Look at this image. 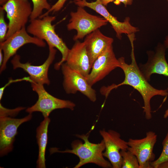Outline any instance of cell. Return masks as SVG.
Instances as JSON below:
<instances>
[{
  "label": "cell",
  "mask_w": 168,
  "mask_h": 168,
  "mask_svg": "<svg viewBox=\"0 0 168 168\" xmlns=\"http://www.w3.org/2000/svg\"><path fill=\"white\" fill-rule=\"evenodd\" d=\"M131 62L130 64L126 63L124 57L119 58V67L123 70L124 79L121 83L117 84H113L107 87H103L100 89V92L104 95L106 98L113 89L123 85H128L133 87L141 95L144 102L143 107L145 117L149 120L152 118L150 100L156 96H166L168 95L167 89L159 90L152 86L142 74L138 66L134 56L133 43H131Z\"/></svg>",
  "instance_id": "obj_1"
},
{
  "label": "cell",
  "mask_w": 168,
  "mask_h": 168,
  "mask_svg": "<svg viewBox=\"0 0 168 168\" xmlns=\"http://www.w3.org/2000/svg\"><path fill=\"white\" fill-rule=\"evenodd\" d=\"M89 134H76V136L82 139L83 143L79 140H75L71 143V149L64 151L58 150L57 147H52L49 149L50 154L58 152L76 155L78 157L79 161L74 168H79L88 163L94 164L104 168L112 167L110 162L105 160L103 155L105 149L103 140L98 143H92L88 139Z\"/></svg>",
  "instance_id": "obj_2"
},
{
  "label": "cell",
  "mask_w": 168,
  "mask_h": 168,
  "mask_svg": "<svg viewBox=\"0 0 168 168\" xmlns=\"http://www.w3.org/2000/svg\"><path fill=\"white\" fill-rule=\"evenodd\" d=\"M55 18V16L48 15L41 18L30 20V23L26 29L29 33L45 41L48 46L56 48L60 52L62 58L54 66L55 68L58 69L66 61L70 49L55 32L54 26L52 25Z\"/></svg>",
  "instance_id": "obj_3"
},
{
  "label": "cell",
  "mask_w": 168,
  "mask_h": 168,
  "mask_svg": "<svg viewBox=\"0 0 168 168\" xmlns=\"http://www.w3.org/2000/svg\"><path fill=\"white\" fill-rule=\"evenodd\" d=\"M70 15L71 18L67 28L69 30H75L77 31V35L73 38L74 40L82 39L108 22L104 18L89 13L80 6L78 7L76 12H71Z\"/></svg>",
  "instance_id": "obj_4"
},
{
  "label": "cell",
  "mask_w": 168,
  "mask_h": 168,
  "mask_svg": "<svg viewBox=\"0 0 168 168\" xmlns=\"http://www.w3.org/2000/svg\"><path fill=\"white\" fill-rule=\"evenodd\" d=\"M31 83L32 90L38 95V99L34 105L26 109V112L32 114L34 112H39L45 118L49 117L50 113L55 110L63 108L74 110L76 105L73 102L52 96L45 90L44 85L35 83Z\"/></svg>",
  "instance_id": "obj_5"
},
{
  "label": "cell",
  "mask_w": 168,
  "mask_h": 168,
  "mask_svg": "<svg viewBox=\"0 0 168 168\" xmlns=\"http://www.w3.org/2000/svg\"><path fill=\"white\" fill-rule=\"evenodd\" d=\"M8 20V29L6 39L25 27L33 8L28 0H8L2 6Z\"/></svg>",
  "instance_id": "obj_6"
},
{
  "label": "cell",
  "mask_w": 168,
  "mask_h": 168,
  "mask_svg": "<svg viewBox=\"0 0 168 168\" xmlns=\"http://www.w3.org/2000/svg\"><path fill=\"white\" fill-rule=\"evenodd\" d=\"M28 33L25 27H23L4 42L0 43V49L2 50L3 54V63L0 66V73L6 69L9 59L16 54L18 50L24 45L30 43L41 47L46 46V44L44 40L31 36Z\"/></svg>",
  "instance_id": "obj_7"
},
{
  "label": "cell",
  "mask_w": 168,
  "mask_h": 168,
  "mask_svg": "<svg viewBox=\"0 0 168 168\" xmlns=\"http://www.w3.org/2000/svg\"><path fill=\"white\" fill-rule=\"evenodd\" d=\"M157 135L152 131L146 133V136L140 139H129L128 150L137 157L140 168H152L151 163L155 160L153 152Z\"/></svg>",
  "instance_id": "obj_8"
},
{
  "label": "cell",
  "mask_w": 168,
  "mask_h": 168,
  "mask_svg": "<svg viewBox=\"0 0 168 168\" xmlns=\"http://www.w3.org/2000/svg\"><path fill=\"white\" fill-rule=\"evenodd\" d=\"M49 54L44 63L39 66L32 65L30 63L20 62V56L15 54L11 60L13 69L21 68L27 73L32 82L43 85H49L50 83L48 76L49 67L54 60L57 50L55 48L48 46Z\"/></svg>",
  "instance_id": "obj_9"
},
{
  "label": "cell",
  "mask_w": 168,
  "mask_h": 168,
  "mask_svg": "<svg viewBox=\"0 0 168 168\" xmlns=\"http://www.w3.org/2000/svg\"><path fill=\"white\" fill-rule=\"evenodd\" d=\"M60 67L63 75V86L68 94H74L79 91L91 101L97 99L96 91L88 83L86 77L69 67L63 63Z\"/></svg>",
  "instance_id": "obj_10"
},
{
  "label": "cell",
  "mask_w": 168,
  "mask_h": 168,
  "mask_svg": "<svg viewBox=\"0 0 168 168\" xmlns=\"http://www.w3.org/2000/svg\"><path fill=\"white\" fill-rule=\"evenodd\" d=\"M74 2L78 6L88 7L102 16L111 25L116 33V37L119 39H121L123 34H126L128 35L134 34L139 31L138 28L131 24L129 17H126L123 22L119 21L116 17L109 12L100 0H96L91 2H88L86 0H80Z\"/></svg>",
  "instance_id": "obj_11"
},
{
  "label": "cell",
  "mask_w": 168,
  "mask_h": 168,
  "mask_svg": "<svg viewBox=\"0 0 168 168\" xmlns=\"http://www.w3.org/2000/svg\"><path fill=\"white\" fill-rule=\"evenodd\" d=\"M32 114L21 118L6 117L0 118V156L2 157L12 152L17 129L22 124L30 120Z\"/></svg>",
  "instance_id": "obj_12"
},
{
  "label": "cell",
  "mask_w": 168,
  "mask_h": 168,
  "mask_svg": "<svg viewBox=\"0 0 168 168\" xmlns=\"http://www.w3.org/2000/svg\"><path fill=\"white\" fill-rule=\"evenodd\" d=\"M100 133L104 142L105 149L103 155L109 160L113 168H121L122 157L120 151L127 150V142L121 138L120 134L113 130H100Z\"/></svg>",
  "instance_id": "obj_13"
},
{
  "label": "cell",
  "mask_w": 168,
  "mask_h": 168,
  "mask_svg": "<svg viewBox=\"0 0 168 168\" xmlns=\"http://www.w3.org/2000/svg\"><path fill=\"white\" fill-rule=\"evenodd\" d=\"M119 62L115 57L112 45L108 48L95 60L91 71L86 78L92 86L102 80L110 72L119 67Z\"/></svg>",
  "instance_id": "obj_14"
},
{
  "label": "cell",
  "mask_w": 168,
  "mask_h": 168,
  "mask_svg": "<svg viewBox=\"0 0 168 168\" xmlns=\"http://www.w3.org/2000/svg\"><path fill=\"white\" fill-rule=\"evenodd\" d=\"M166 49L164 45L159 44L155 52H148L147 62L139 67L142 74L148 81L153 74L168 77V63L165 57ZM167 90L168 94V87Z\"/></svg>",
  "instance_id": "obj_15"
},
{
  "label": "cell",
  "mask_w": 168,
  "mask_h": 168,
  "mask_svg": "<svg viewBox=\"0 0 168 168\" xmlns=\"http://www.w3.org/2000/svg\"><path fill=\"white\" fill-rule=\"evenodd\" d=\"M66 62L71 69L86 78L88 76L91 67L84 42H76L69 49Z\"/></svg>",
  "instance_id": "obj_16"
},
{
  "label": "cell",
  "mask_w": 168,
  "mask_h": 168,
  "mask_svg": "<svg viewBox=\"0 0 168 168\" xmlns=\"http://www.w3.org/2000/svg\"><path fill=\"white\" fill-rule=\"evenodd\" d=\"M113 39L97 29L86 35L84 42L91 67L96 59L112 45Z\"/></svg>",
  "instance_id": "obj_17"
},
{
  "label": "cell",
  "mask_w": 168,
  "mask_h": 168,
  "mask_svg": "<svg viewBox=\"0 0 168 168\" xmlns=\"http://www.w3.org/2000/svg\"><path fill=\"white\" fill-rule=\"evenodd\" d=\"M50 121L49 117L44 118L36 130V138L39 148L37 168H46L45 154L48 141V128Z\"/></svg>",
  "instance_id": "obj_18"
},
{
  "label": "cell",
  "mask_w": 168,
  "mask_h": 168,
  "mask_svg": "<svg viewBox=\"0 0 168 168\" xmlns=\"http://www.w3.org/2000/svg\"><path fill=\"white\" fill-rule=\"evenodd\" d=\"M122 157V168H140L136 156L128 149L120 151Z\"/></svg>",
  "instance_id": "obj_19"
},
{
  "label": "cell",
  "mask_w": 168,
  "mask_h": 168,
  "mask_svg": "<svg viewBox=\"0 0 168 168\" xmlns=\"http://www.w3.org/2000/svg\"><path fill=\"white\" fill-rule=\"evenodd\" d=\"M33 6L32 13L30 17V20L39 17L42 14L44 9L49 10L51 7L47 0H31Z\"/></svg>",
  "instance_id": "obj_20"
},
{
  "label": "cell",
  "mask_w": 168,
  "mask_h": 168,
  "mask_svg": "<svg viewBox=\"0 0 168 168\" xmlns=\"http://www.w3.org/2000/svg\"><path fill=\"white\" fill-rule=\"evenodd\" d=\"M162 144L163 148L160 156L151 163L152 168H158L161 164L168 161V131Z\"/></svg>",
  "instance_id": "obj_21"
},
{
  "label": "cell",
  "mask_w": 168,
  "mask_h": 168,
  "mask_svg": "<svg viewBox=\"0 0 168 168\" xmlns=\"http://www.w3.org/2000/svg\"><path fill=\"white\" fill-rule=\"evenodd\" d=\"M5 11L2 7H0V43L6 40L8 29V25L5 19Z\"/></svg>",
  "instance_id": "obj_22"
},
{
  "label": "cell",
  "mask_w": 168,
  "mask_h": 168,
  "mask_svg": "<svg viewBox=\"0 0 168 168\" xmlns=\"http://www.w3.org/2000/svg\"><path fill=\"white\" fill-rule=\"evenodd\" d=\"M23 107H18L14 109H9L3 107L0 103V118L9 117H14L21 110L25 109Z\"/></svg>",
  "instance_id": "obj_23"
},
{
  "label": "cell",
  "mask_w": 168,
  "mask_h": 168,
  "mask_svg": "<svg viewBox=\"0 0 168 168\" xmlns=\"http://www.w3.org/2000/svg\"><path fill=\"white\" fill-rule=\"evenodd\" d=\"M67 0H58L53 5L51 6L49 10L42 14L39 18H42L43 17L49 15V13L53 12H54L59 11L63 7Z\"/></svg>",
  "instance_id": "obj_24"
},
{
  "label": "cell",
  "mask_w": 168,
  "mask_h": 168,
  "mask_svg": "<svg viewBox=\"0 0 168 168\" xmlns=\"http://www.w3.org/2000/svg\"><path fill=\"white\" fill-rule=\"evenodd\" d=\"M22 81H26L29 82L30 83L32 82V81L30 79V77H24L21 78L14 79H13L11 78L9 79L8 82L6 83L3 86L1 87L0 89V100H1L2 98L4 92L6 87L9 86L10 84L12 83L16 82H21Z\"/></svg>",
  "instance_id": "obj_25"
},
{
  "label": "cell",
  "mask_w": 168,
  "mask_h": 168,
  "mask_svg": "<svg viewBox=\"0 0 168 168\" xmlns=\"http://www.w3.org/2000/svg\"><path fill=\"white\" fill-rule=\"evenodd\" d=\"M102 4L106 6L110 3L113 2L116 5H119L121 3H123L125 7L132 4L133 0H100Z\"/></svg>",
  "instance_id": "obj_26"
},
{
  "label": "cell",
  "mask_w": 168,
  "mask_h": 168,
  "mask_svg": "<svg viewBox=\"0 0 168 168\" xmlns=\"http://www.w3.org/2000/svg\"><path fill=\"white\" fill-rule=\"evenodd\" d=\"M158 168H168V161L161 164Z\"/></svg>",
  "instance_id": "obj_27"
},
{
  "label": "cell",
  "mask_w": 168,
  "mask_h": 168,
  "mask_svg": "<svg viewBox=\"0 0 168 168\" xmlns=\"http://www.w3.org/2000/svg\"><path fill=\"white\" fill-rule=\"evenodd\" d=\"M3 59V54L2 50L0 49V66L2 64Z\"/></svg>",
  "instance_id": "obj_28"
},
{
  "label": "cell",
  "mask_w": 168,
  "mask_h": 168,
  "mask_svg": "<svg viewBox=\"0 0 168 168\" xmlns=\"http://www.w3.org/2000/svg\"><path fill=\"white\" fill-rule=\"evenodd\" d=\"M164 45L166 49H168V36H166L164 41Z\"/></svg>",
  "instance_id": "obj_29"
},
{
  "label": "cell",
  "mask_w": 168,
  "mask_h": 168,
  "mask_svg": "<svg viewBox=\"0 0 168 168\" xmlns=\"http://www.w3.org/2000/svg\"><path fill=\"white\" fill-rule=\"evenodd\" d=\"M167 117H168V109L166 110L164 115V118H166Z\"/></svg>",
  "instance_id": "obj_30"
},
{
  "label": "cell",
  "mask_w": 168,
  "mask_h": 168,
  "mask_svg": "<svg viewBox=\"0 0 168 168\" xmlns=\"http://www.w3.org/2000/svg\"><path fill=\"white\" fill-rule=\"evenodd\" d=\"M8 0H0V5L2 6L5 4Z\"/></svg>",
  "instance_id": "obj_31"
},
{
  "label": "cell",
  "mask_w": 168,
  "mask_h": 168,
  "mask_svg": "<svg viewBox=\"0 0 168 168\" xmlns=\"http://www.w3.org/2000/svg\"><path fill=\"white\" fill-rule=\"evenodd\" d=\"M79 0H74V2H75V1H79Z\"/></svg>",
  "instance_id": "obj_32"
},
{
  "label": "cell",
  "mask_w": 168,
  "mask_h": 168,
  "mask_svg": "<svg viewBox=\"0 0 168 168\" xmlns=\"http://www.w3.org/2000/svg\"><path fill=\"white\" fill-rule=\"evenodd\" d=\"M166 1H167V2H168V0H166Z\"/></svg>",
  "instance_id": "obj_33"
}]
</instances>
